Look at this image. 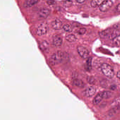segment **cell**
Returning a JSON list of instances; mask_svg holds the SVG:
<instances>
[{
    "mask_svg": "<svg viewBox=\"0 0 120 120\" xmlns=\"http://www.w3.org/2000/svg\"><path fill=\"white\" fill-rule=\"evenodd\" d=\"M65 53L58 51L51 56L49 60V63L51 66H55L62 63L66 58Z\"/></svg>",
    "mask_w": 120,
    "mask_h": 120,
    "instance_id": "1",
    "label": "cell"
},
{
    "mask_svg": "<svg viewBox=\"0 0 120 120\" xmlns=\"http://www.w3.org/2000/svg\"><path fill=\"white\" fill-rule=\"evenodd\" d=\"M100 69L103 74L109 78H112L114 75V71L112 67L107 64L104 63L100 66Z\"/></svg>",
    "mask_w": 120,
    "mask_h": 120,
    "instance_id": "2",
    "label": "cell"
},
{
    "mask_svg": "<svg viewBox=\"0 0 120 120\" xmlns=\"http://www.w3.org/2000/svg\"><path fill=\"white\" fill-rule=\"evenodd\" d=\"M49 29V26L47 23L43 22L38 26L36 30V34L39 36L45 35Z\"/></svg>",
    "mask_w": 120,
    "mask_h": 120,
    "instance_id": "3",
    "label": "cell"
},
{
    "mask_svg": "<svg viewBox=\"0 0 120 120\" xmlns=\"http://www.w3.org/2000/svg\"><path fill=\"white\" fill-rule=\"evenodd\" d=\"M113 4V2L111 0H105L100 6V10L102 12L107 11L111 8Z\"/></svg>",
    "mask_w": 120,
    "mask_h": 120,
    "instance_id": "4",
    "label": "cell"
},
{
    "mask_svg": "<svg viewBox=\"0 0 120 120\" xmlns=\"http://www.w3.org/2000/svg\"><path fill=\"white\" fill-rule=\"evenodd\" d=\"M78 53L83 59L88 58L89 56V51L87 49L81 46H78L77 48Z\"/></svg>",
    "mask_w": 120,
    "mask_h": 120,
    "instance_id": "5",
    "label": "cell"
},
{
    "mask_svg": "<svg viewBox=\"0 0 120 120\" xmlns=\"http://www.w3.org/2000/svg\"><path fill=\"white\" fill-rule=\"evenodd\" d=\"M50 11L47 8H42L38 12V17L40 19H45L50 14Z\"/></svg>",
    "mask_w": 120,
    "mask_h": 120,
    "instance_id": "6",
    "label": "cell"
},
{
    "mask_svg": "<svg viewBox=\"0 0 120 120\" xmlns=\"http://www.w3.org/2000/svg\"><path fill=\"white\" fill-rule=\"evenodd\" d=\"M51 26L52 29L55 30H59L62 28V23L59 19H56L52 22Z\"/></svg>",
    "mask_w": 120,
    "mask_h": 120,
    "instance_id": "7",
    "label": "cell"
},
{
    "mask_svg": "<svg viewBox=\"0 0 120 120\" xmlns=\"http://www.w3.org/2000/svg\"><path fill=\"white\" fill-rule=\"evenodd\" d=\"M96 92V88L94 86H90L86 88L84 93L86 97H90L94 95Z\"/></svg>",
    "mask_w": 120,
    "mask_h": 120,
    "instance_id": "8",
    "label": "cell"
},
{
    "mask_svg": "<svg viewBox=\"0 0 120 120\" xmlns=\"http://www.w3.org/2000/svg\"><path fill=\"white\" fill-rule=\"evenodd\" d=\"M62 38L60 35H56L53 37L52 42L55 47H58L61 46L62 43Z\"/></svg>",
    "mask_w": 120,
    "mask_h": 120,
    "instance_id": "9",
    "label": "cell"
},
{
    "mask_svg": "<svg viewBox=\"0 0 120 120\" xmlns=\"http://www.w3.org/2000/svg\"><path fill=\"white\" fill-rule=\"evenodd\" d=\"M39 47L41 50L43 52H48L49 50V45L46 41H43L40 43Z\"/></svg>",
    "mask_w": 120,
    "mask_h": 120,
    "instance_id": "10",
    "label": "cell"
},
{
    "mask_svg": "<svg viewBox=\"0 0 120 120\" xmlns=\"http://www.w3.org/2000/svg\"><path fill=\"white\" fill-rule=\"evenodd\" d=\"M103 99L102 92L99 93L96 95L93 100V104L94 105H97L99 104Z\"/></svg>",
    "mask_w": 120,
    "mask_h": 120,
    "instance_id": "11",
    "label": "cell"
},
{
    "mask_svg": "<svg viewBox=\"0 0 120 120\" xmlns=\"http://www.w3.org/2000/svg\"><path fill=\"white\" fill-rule=\"evenodd\" d=\"M39 1L36 0H28L24 2L23 6L24 8H29L33 7Z\"/></svg>",
    "mask_w": 120,
    "mask_h": 120,
    "instance_id": "12",
    "label": "cell"
},
{
    "mask_svg": "<svg viewBox=\"0 0 120 120\" xmlns=\"http://www.w3.org/2000/svg\"><path fill=\"white\" fill-rule=\"evenodd\" d=\"M73 84L76 86L80 88H83L85 86V83L81 80L75 79L73 81Z\"/></svg>",
    "mask_w": 120,
    "mask_h": 120,
    "instance_id": "13",
    "label": "cell"
},
{
    "mask_svg": "<svg viewBox=\"0 0 120 120\" xmlns=\"http://www.w3.org/2000/svg\"><path fill=\"white\" fill-rule=\"evenodd\" d=\"M111 31L109 29H107L101 32L99 35L101 38H105L109 37L110 38L111 36Z\"/></svg>",
    "mask_w": 120,
    "mask_h": 120,
    "instance_id": "14",
    "label": "cell"
},
{
    "mask_svg": "<svg viewBox=\"0 0 120 120\" xmlns=\"http://www.w3.org/2000/svg\"><path fill=\"white\" fill-rule=\"evenodd\" d=\"M66 40L69 42H75L77 40V38L74 35L69 34L66 36Z\"/></svg>",
    "mask_w": 120,
    "mask_h": 120,
    "instance_id": "15",
    "label": "cell"
},
{
    "mask_svg": "<svg viewBox=\"0 0 120 120\" xmlns=\"http://www.w3.org/2000/svg\"><path fill=\"white\" fill-rule=\"evenodd\" d=\"M113 44L116 47L120 46V35L117 36L113 39Z\"/></svg>",
    "mask_w": 120,
    "mask_h": 120,
    "instance_id": "16",
    "label": "cell"
},
{
    "mask_svg": "<svg viewBox=\"0 0 120 120\" xmlns=\"http://www.w3.org/2000/svg\"><path fill=\"white\" fill-rule=\"evenodd\" d=\"M103 0H93L90 2L91 7L93 8H96L98 6H100L101 4L103 2Z\"/></svg>",
    "mask_w": 120,
    "mask_h": 120,
    "instance_id": "17",
    "label": "cell"
},
{
    "mask_svg": "<svg viewBox=\"0 0 120 120\" xmlns=\"http://www.w3.org/2000/svg\"><path fill=\"white\" fill-rule=\"evenodd\" d=\"M103 99H107L110 98L112 95V93L109 91L102 92Z\"/></svg>",
    "mask_w": 120,
    "mask_h": 120,
    "instance_id": "18",
    "label": "cell"
},
{
    "mask_svg": "<svg viewBox=\"0 0 120 120\" xmlns=\"http://www.w3.org/2000/svg\"><path fill=\"white\" fill-rule=\"evenodd\" d=\"M92 59L90 57H89L87 61L86 69L88 71H90L92 69Z\"/></svg>",
    "mask_w": 120,
    "mask_h": 120,
    "instance_id": "19",
    "label": "cell"
},
{
    "mask_svg": "<svg viewBox=\"0 0 120 120\" xmlns=\"http://www.w3.org/2000/svg\"><path fill=\"white\" fill-rule=\"evenodd\" d=\"M63 29L66 32H71L72 31L73 28L72 26L68 24L64 25L63 27Z\"/></svg>",
    "mask_w": 120,
    "mask_h": 120,
    "instance_id": "20",
    "label": "cell"
},
{
    "mask_svg": "<svg viewBox=\"0 0 120 120\" xmlns=\"http://www.w3.org/2000/svg\"><path fill=\"white\" fill-rule=\"evenodd\" d=\"M87 80L88 82L91 85H94L95 83V79L93 76H88L87 78Z\"/></svg>",
    "mask_w": 120,
    "mask_h": 120,
    "instance_id": "21",
    "label": "cell"
},
{
    "mask_svg": "<svg viewBox=\"0 0 120 120\" xmlns=\"http://www.w3.org/2000/svg\"><path fill=\"white\" fill-rule=\"evenodd\" d=\"M72 1L71 0H66L63 2V5L66 8L70 7L72 4Z\"/></svg>",
    "mask_w": 120,
    "mask_h": 120,
    "instance_id": "22",
    "label": "cell"
},
{
    "mask_svg": "<svg viewBox=\"0 0 120 120\" xmlns=\"http://www.w3.org/2000/svg\"><path fill=\"white\" fill-rule=\"evenodd\" d=\"M86 30L85 28H81L77 31V33L79 35H83L86 32Z\"/></svg>",
    "mask_w": 120,
    "mask_h": 120,
    "instance_id": "23",
    "label": "cell"
},
{
    "mask_svg": "<svg viewBox=\"0 0 120 120\" xmlns=\"http://www.w3.org/2000/svg\"><path fill=\"white\" fill-rule=\"evenodd\" d=\"M56 2L55 0H48L47 1V3L49 5H52L55 4Z\"/></svg>",
    "mask_w": 120,
    "mask_h": 120,
    "instance_id": "24",
    "label": "cell"
},
{
    "mask_svg": "<svg viewBox=\"0 0 120 120\" xmlns=\"http://www.w3.org/2000/svg\"><path fill=\"white\" fill-rule=\"evenodd\" d=\"M116 11L118 12H120V3L116 7Z\"/></svg>",
    "mask_w": 120,
    "mask_h": 120,
    "instance_id": "25",
    "label": "cell"
},
{
    "mask_svg": "<svg viewBox=\"0 0 120 120\" xmlns=\"http://www.w3.org/2000/svg\"><path fill=\"white\" fill-rule=\"evenodd\" d=\"M116 76L120 80V71H118L117 72Z\"/></svg>",
    "mask_w": 120,
    "mask_h": 120,
    "instance_id": "26",
    "label": "cell"
},
{
    "mask_svg": "<svg viewBox=\"0 0 120 120\" xmlns=\"http://www.w3.org/2000/svg\"><path fill=\"white\" fill-rule=\"evenodd\" d=\"M85 1L84 0H76V2L79 3H83Z\"/></svg>",
    "mask_w": 120,
    "mask_h": 120,
    "instance_id": "27",
    "label": "cell"
},
{
    "mask_svg": "<svg viewBox=\"0 0 120 120\" xmlns=\"http://www.w3.org/2000/svg\"><path fill=\"white\" fill-rule=\"evenodd\" d=\"M115 86H111V90H114L115 89Z\"/></svg>",
    "mask_w": 120,
    "mask_h": 120,
    "instance_id": "28",
    "label": "cell"
}]
</instances>
